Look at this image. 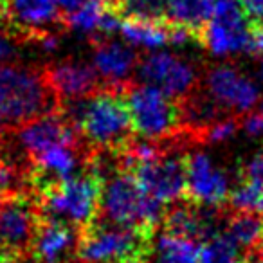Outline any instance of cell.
Returning <instances> with one entry per match:
<instances>
[{"mask_svg":"<svg viewBox=\"0 0 263 263\" xmlns=\"http://www.w3.org/2000/svg\"><path fill=\"white\" fill-rule=\"evenodd\" d=\"M103 182L105 180L96 172L83 168V173L45 186L33 197L44 216L81 231L98 220Z\"/></svg>","mask_w":263,"mask_h":263,"instance_id":"4","label":"cell"},{"mask_svg":"<svg viewBox=\"0 0 263 263\" xmlns=\"http://www.w3.org/2000/svg\"><path fill=\"white\" fill-rule=\"evenodd\" d=\"M42 211L33 193L6 195L0 200V263L31 256Z\"/></svg>","mask_w":263,"mask_h":263,"instance_id":"7","label":"cell"},{"mask_svg":"<svg viewBox=\"0 0 263 263\" xmlns=\"http://www.w3.org/2000/svg\"><path fill=\"white\" fill-rule=\"evenodd\" d=\"M240 249L226 234H218L202 245L198 263H240Z\"/></svg>","mask_w":263,"mask_h":263,"instance_id":"22","label":"cell"},{"mask_svg":"<svg viewBox=\"0 0 263 263\" xmlns=\"http://www.w3.org/2000/svg\"><path fill=\"white\" fill-rule=\"evenodd\" d=\"M198 45L215 56L252 51V24L238 0H216L213 16L202 29Z\"/></svg>","mask_w":263,"mask_h":263,"instance_id":"8","label":"cell"},{"mask_svg":"<svg viewBox=\"0 0 263 263\" xmlns=\"http://www.w3.org/2000/svg\"><path fill=\"white\" fill-rule=\"evenodd\" d=\"M132 128L143 139L166 141L182 130V108L177 99L166 96L152 85L132 81L123 92Z\"/></svg>","mask_w":263,"mask_h":263,"instance_id":"5","label":"cell"},{"mask_svg":"<svg viewBox=\"0 0 263 263\" xmlns=\"http://www.w3.org/2000/svg\"><path fill=\"white\" fill-rule=\"evenodd\" d=\"M226 234L238 249L252 251L263 243V218L258 213L233 211L226 222Z\"/></svg>","mask_w":263,"mask_h":263,"instance_id":"19","label":"cell"},{"mask_svg":"<svg viewBox=\"0 0 263 263\" xmlns=\"http://www.w3.org/2000/svg\"><path fill=\"white\" fill-rule=\"evenodd\" d=\"M259 80H261V83H263V63L259 65Z\"/></svg>","mask_w":263,"mask_h":263,"instance_id":"32","label":"cell"},{"mask_svg":"<svg viewBox=\"0 0 263 263\" xmlns=\"http://www.w3.org/2000/svg\"><path fill=\"white\" fill-rule=\"evenodd\" d=\"M154 252L157 263H198L202 243L161 233L154 245Z\"/></svg>","mask_w":263,"mask_h":263,"instance_id":"20","label":"cell"},{"mask_svg":"<svg viewBox=\"0 0 263 263\" xmlns=\"http://www.w3.org/2000/svg\"><path fill=\"white\" fill-rule=\"evenodd\" d=\"M136 67H139V56L130 47L108 40L94 42V69L101 78L105 90L123 94L132 83L130 76Z\"/></svg>","mask_w":263,"mask_h":263,"instance_id":"14","label":"cell"},{"mask_svg":"<svg viewBox=\"0 0 263 263\" xmlns=\"http://www.w3.org/2000/svg\"><path fill=\"white\" fill-rule=\"evenodd\" d=\"M119 263H150V261H148V256L141 254V256H132V258H126Z\"/></svg>","mask_w":263,"mask_h":263,"instance_id":"31","label":"cell"},{"mask_svg":"<svg viewBox=\"0 0 263 263\" xmlns=\"http://www.w3.org/2000/svg\"><path fill=\"white\" fill-rule=\"evenodd\" d=\"M4 31L0 29V58H6V56H9V52H11V47H9V42L4 38Z\"/></svg>","mask_w":263,"mask_h":263,"instance_id":"30","label":"cell"},{"mask_svg":"<svg viewBox=\"0 0 263 263\" xmlns=\"http://www.w3.org/2000/svg\"><path fill=\"white\" fill-rule=\"evenodd\" d=\"M121 33L130 44L141 47L157 49L166 44H172V22H154V20L123 18L121 20Z\"/></svg>","mask_w":263,"mask_h":263,"instance_id":"18","label":"cell"},{"mask_svg":"<svg viewBox=\"0 0 263 263\" xmlns=\"http://www.w3.org/2000/svg\"><path fill=\"white\" fill-rule=\"evenodd\" d=\"M44 76L56 98L60 99V103L88 98V96L105 90V85L98 76L96 69L85 65V63L62 62L47 65L44 69Z\"/></svg>","mask_w":263,"mask_h":263,"instance_id":"15","label":"cell"},{"mask_svg":"<svg viewBox=\"0 0 263 263\" xmlns=\"http://www.w3.org/2000/svg\"><path fill=\"white\" fill-rule=\"evenodd\" d=\"M241 180L263 184V154L254 155L241 166Z\"/></svg>","mask_w":263,"mask_h":263,"instance_id":"26","label":"cell"},{"mask_svg":"<svg viewBox=\"0 0 263 263\" xmlns=\"http://www.w3.org/2000/svg\"><path fill=\"white\" fill-rule=\"evenodd\" d=\"M164 211L166 205L144 193L130 173L116 172L103 182L98 220L155 236Z\"/></svg>","mask_w":263,"mask_h":263,"instance_id":"2","label":"cell"},{"mask_svg":"<svg viewBox=\"0 0 263 263\" xmlns=\"http://www.w3.org/2000/svg\"><path fill=\"white\" fill-rule=\"evenodd\" d=\"M103 15H105V9L96 0H87L72 15L63 18V26L65 29L81 31V33H98Z\"/></svg>","mask_w":263,"mask_h":263,"instance_id":"21","label":"cell"},{"mask_svg":"<svg viewBox=\"0 0 263 263\" xmlns=\"http://www.w3.org/2000/svg\"><path fill=\"white\" fill-rule=\"evenodd\" d=\"M252 26L263 24V0H238Z\"/></svg>","mask_w":263,"mask_h":263,"instance_id":"27","label":"cell"},{"mask_svg":"<svg viewBox=\"0 0 263 263\" xmlns=\"http://www.w3.org/2000/svg\"><path fill=\"white\" fill-rule=\"evenodd\" d=\"M252 51L263 54V24L252 26Z\"/></svg>","mask_w":263,"mask_h":263,"instance_id":"29","label":"cell"},{"mask_svg":"<svg viewBox=\"0 0 263 263\" xmlns=\"http://www.w3.org/2000/svg\"><path fill=\"white\" fill-rule=\"evenodd\" d=\"M121 16L164 22L168 20V0H124Z\"/></svg>","mask_w":263,"mask_h":263,"instance_id":"23","label":"cell"},{"mask_svg":"<svg viewBox=\"0 0 263 263\" xmlns=\"http://www.w3.org/2000/svg\"><path fill=\"white\" fill-rule=\"evenodd\" d=\"M6 132L13 139L15 146L24 152L27 162L31 157L49 150V148L60 146V144L85 143L80 134L72 128V124L62 116L60 110L34 117L20 126L6 128Z\"/></svg>","mask_w":263,"mask_h":263,"instance_id":"10","label":"cell"},{"mask_svg":"<svg viewBox=\"0 0 263 263\" xmlns=\"http://www.w3.org/2000/svg\"><path fill=\"white\" fill-rule=\"evenodd\" d=\"M216 0H168V20L191 31L198 44L204 26L213 16Z\"/></svg>","mask_w":263,"mask_h":263,"instance_id":"17","label":"cell"},{"mask_svg":"<svg viewBox=\"0 0 263 263\" xmlns=\"http://www.w3.org/2000/svg\"><path fill=\"white\" fill-rule=\"evenodd\" d=\"M241 126L249 136H261L263 134V116L259 112H249L241 116Z\"/></svg>","mask_w":263,"mask_h":263,"instance_id":"28","label":"cell"},{"mask_svg":"<svg viewBox=\"0 0 263 263\" xmlns=\"http://www.w3.org/2000/svg\"><path fill=\"white\" fill-rule=\"evenodd\" d=\"M229 179L205 154H186V195L191 204L222 208L229 200Z\"/></svg>","mask_w":263,"mask_h":263,"instance_id":"12","label":"cell"},{"mask_svg":"<svg viewBox=\"0 0 263 263\" xmlns=\"http://www.w3.org/2000/svg\"><path fill=\"white\" fill-rule=\"evenodd\" d=\"M154 236L96 220L78 233L76 256L80 263H119L132 256H148Z\"/></svg>","mask_w":263,"mask_h":263,"instance_id":"6","label":"cell"},{"mask_svg":"<svg viewBox=\"0 0 263 263\" xmlns=\"http://www.w3.org/2000/svg\"><path fill=\"white\" fill-rule=\"evenodd\" d=\"M240 126H241V119H238V116H227L223 119H220L218 123L205 128L202 132L198 143H223V141L231 139Z\"/></svg>","mask_w":263,"mask_h":263,"instance_id":"25","label":"cell"},{"mask_svg":"<svg viewBox=\"0 0 263 263\" xmlns=\"http://www.w3.org/2000/svg\"><path fill=\"white\" fill-rule=\"evenodd\" d=\"M205 83L209 96L223 110L234 112V116L238 117L251 112L261 98L258 85L231 65H218L209 69L205 74Z\"/></svg>","mask_w":263,"mask_h":263,"instance_id":"13","label":"cell"},{"mask_svg":"<svg viewBox=\"0 0 263 263\" xmlns=\"http://www.w3.org/2000/svg\"><path fill=\"white\" fill-rule=\"evenodd\" d=\"M179 146H172L161 155L136 162L130 173L144 193L157 202L170 205L186 195V155L175 154Z\"/></svg>","mask_w":263,"mask_h":263,"instance_id":"9","label":"cell"},{"mask_svg":"<svg viewBox=\"0 0 263 263\" xmlns=\"http://www.w3.org/2000/svg\"><path fill=\"white\" fill-rule=\"evenodd\" d=\"M259 211H263V187H261V200H259Z\"/></svg>","mask_w":263,"mask_h":263,"instance_id":"33","label":"cell"},{"mask_svg":"<svg viewBox=\"0 0 263 263\" xmlns=\"http://www.w3.org/2000/svg\"><path fill=\"white\" fill-rule=\"evenodd\" d=\"M0 200H2V193H0Z\"/></svg>","mask_w":263,"mask_h":263,"instance_id":"35","label":"cell"},{"mask_svg":"<svg viewBox=\"0 0 263 263\" xmlns=\"http://www.w3.org/2000/svg\"><path fill=\"white\" fill-rule=\"evenodd\" d=\"M137 70L144 83L157 87L177 101H182L197 90L198 74L195 67L168 52L148 54L139 62Z\"/></svg>","mask_w":263,"mask_h":263,"instance_id":"11","label":"cell"},{"mask_svg":"<svg viewBox=\"0 0 263 263\" xmlns=\"http://www.w3.org/2000/svg\"><path fill=\"white\" fill-rule=\"evenodd\" d=\"M263 184L241 180L229 193V208L236 213H259V200H261Z\"/></svg>","mask_w":263,"mask_h":263,"instance_id":"24","label":"cell"},{"mask_svg":"<svg viewBox=\"0 0 263 263\" xmlns=\"http://www.w3.org/2000/svg\"><path fill=\"white\" fill-rule=\"evenodd\" d=\"M258 112H259V114H261V116H263V105H261V108H259Z\"/></svg>","mask_w":263,"mask_h":263,"instance_id":"34","label":"cell"},{"mask_svg":"<svg viewBox=\"0 0 263 263\" xmlns=\"http://www.w3.org/2000/svg\"><path fill=\"white\" fill-rule=\"evenodd\" d=\"M58 110L92 150L116 154L136 139L123 94L101 90L88 98L62 101Z\"/></svg>","mask_w":263,"mask_h":263,"instance_id":"1","label":"cell"},{"mask_svg":"<svg viewBox=\"0 0 263 263\" xmlns=\"http://www.w3.org/2000/svg\"><path fill=\"white\" fill-rule=\"evenodd\" d=\"M78 233L74 227L42 215L31 256L36 263H67L76 256Z\"/></svg>","mask_w":263,"mask_h":263,"instance_id":"16","label":"cell"},{"mask_svg":"<svg viewBox=\"0 0 263 263\" xmlns=\"http://www.w3.org/2000/svg\"><path fill=\"white\" fill-rule=\"evenodd\" d=\"M58 108L60 99L49 87L44 69L0 67V124L15 128Z\"/></svg>","mask_w":263,"mask_h":263,"instance_id":"3","label":"cell"}]
</instances>
